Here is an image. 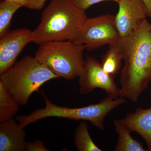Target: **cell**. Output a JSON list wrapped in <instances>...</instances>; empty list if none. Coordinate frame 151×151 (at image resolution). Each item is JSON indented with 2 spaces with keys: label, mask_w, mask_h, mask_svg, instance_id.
Masks as SVG:
<instances>
[{
  "label": "cell",
  "mask_w": 151,
  "mask_h": 151,
  "mask_svg": "<svg viewBox=\"0 0 151 151\" xmlns=\"http://www.w3.org/2000/svg\"><path fill=\"white\" fill-rule=\"evenodd\" d=\"M72 2L78 8L84 11L89 9L90 7L98 3L106 1H113L118 3L120 0H71Z\"/></svg>",
  "instance_id": "cell-18"
},
{
  "label": "cell",
  "mask_w": 151,
  "mask_h": 151,
  "mask_svg": "<svg viewBox=\"0 0 151 151\" xmlns=\"http://www.w3.org/2000/svg\"><path fill=\"white\" fill-rule=\"evenodd\" d=\"M25 150L27 151H48L49 150L40 140L32 142H26Z\"/></svg>",
  "instance_id": "cell-19"
},
{
  "label": "cell",
  "mask_w": 151,
  "mask_h": 151,
  "mask_svg": "<svg viewBox=\"0 0 151 151\" xmlns=\"http://www.w3.org/2000/svg\"><path fill=\"white\" fill-rule=\"evenodd\" d=\"M88 18L86 11L71 0H51L32 31L33 42L39 45L53 42L73 41Z\"/></svg>",
  "instance_id": "cell-2"
},
{
  "label": "cell",
  "mask_w": 151,
  "mask_h": 151,
  "mask_svg": "<svg viewBox=\"0 0 151 151\" xmlns=\"http://www.w3.org/2000/svg\"><path fill=\"white\" fill-rule=\"evenodd\" d=\"M74 142L76 149L79 151H103L92 140L86 122H81L76 128Z\"/></svg>",
  "instance_id": "cell-15"
},
{
  "label": "cell",
  "mask_w": 151,
  "mask_h": 151,
  "mask_svg": "<svg viewBox=\"0 0 151 151\" xmlns=\"http://www.w3.org/2000/svg\"><path fill=\"white\" fill-rule=\"evenodd\" d=\"M0 39V74L15 63L24 48L33 42L32 31L20 28L9 31Z\"/></svg>",
  "instance_id": "cell-8"
},
{
  "label": "cell",
  "mask_w": 151,
  "mask_h": 151,
  "mask_svg": "<svg viewBox=\"0 0 151 151\" xmlns=\"http://www.w3.org/2000/svg\"><path fill=\"white\" fill-rule=\"evenodd\" d=\"M115 24L120 37L132 33L148 17L145 5L141 0H120Z\"/></svg>",
  "instance_id": "cell-9"
},
{
  "label": "cell",
  "mask_w": 151,
  "mask_h": 151,
  "mask_svg": "<svg viewBox=\"0 0 151 151\" xmlns=\"http://www.w3.org/2000/svg\"><path fill=\"white\" fill-rule=\"evenodd\" d=\"M115 131L119 136V140L115 147V151H146L140 142L131 136L132 132L121 119H116L113 122Z\"/></svg>",
  "instance_id": "cell-12"
},
{
  "label": "cell",
  "mask_w": 151,
  "mask_h": 151,
  "mask_svg": "<svg viewBox=\"0 0 151 151\" xmlns=\"http://www.w3.org/2000/svg\"><path fill=\"white\" fill-rule=\"evenodd\" d=\"M14 2L22 7L26 8L33 10L42 9L47 0H10Z\"/></svg>",
  "instance_id": "cell-17"
},
{
  "label": "cell",
  "mask_w": 151,
  "mask_h": 151,
  "mask_svg": "<svg viewBox=\"0 0 151 151\" xmlns=\"http://www.w3.org/2000/svg\"><path fill=\"white\" fill-rule=\"evenodd\" d=\"M85 50L72 41L53 42L39 45L35 57L59 78L71 80L82 72Z\"/></svg>",
  "instance_id": "cell-5"
},
{
  "label": "cell",
  "mask_w": 151,
  "mask_h": 151,
  "mask_svg": "<svg viewBox=\"0 0 151 151\" xmlns=\"http://www.w3.org/2000/svg\"><path fill=\"white\" fill-rule=\"evenodd\" d=\"M145 5L148 12V17L151 19V0H141Z\"/></svg>",
  "instance_id": "cell-20"
},
{
  "label": "cell",
  "mask_w": 151,
  "mask_h": 151,
  "mask_svg": "<svg viewBox=\"0 0 151 151\" xmlns=\"http://www.w3.org/2000/svg\"><path fill=\"white\" fill-rule=\"evenodd\" d=\"M124 55L121 97L137 102L151 81V24L146 19L129 35L120 37Z\"/></svg>",
  "instance_id": "cell-1"
},
{
  "label": "cell",
  "mask_w": 151,
  "mask_h": 151,
  "mask_svg": "<svg viewBox=\"0 0 151 151\" xmlns=\"http://www.w3.org/2000/svg\"><path fill=\"white\" fill-rule=\"evenodd\" d=\"M45 101L44 108H39L30 114L19 116L17 120L22 127L41 119L48 117H57L73 120H84L89 122L98 129L104 130L105 117L111 111L126 102V98L120 97L116 99L107 97L100 103L78 108L61 107L52 103L43 94Z\"/></svg>",
  "instance_id": "cell-4"
},
{
  "label": "cell",
  "mask_w": 151,
  "mask_h": 151,
  "mask_svg": "<svg viewBox=\"0 0 151 151\" xmlns=\"http://www.w3.org/2000/svg\"><path fill=\"white\" fill-rule=\"evenodd\" d=\"M78 78L80 94H89L99 88L104 90L108 97L112 99L121 97V88L115 83L114 76L106 73L101 63L94 57L86 55L83 70Z\"/></svg>",
  "instance_id": "cell-7"
},
{
  "label": "cell",
  "mask_w": 151,
  "mask_h": 151,
  "mask_svg": "<svg viewBox=\"0 0 151 151\" xmlns=\"http://www.w3.org/2000/svg\"><path fill=\"white\" fill-rule=\"evenodd\" d=\"M19 104L0 82V122L12 119L19 111Z\"/></svg>",
  "instance_id": "cell-14"
},
{
  "label": "cell",
  "mask_w": 151,
  "mask_h": 151,
  "mask_svg": "<svg viewBox=\"0 0 151 151\" xmlns=\"http://www.w3.org/2000/svg\"><path fill=\"white\" fill-rule=\"evenodd\" d=\"M0 75V82L19 105L23 106L45 83L59 78L35 57L29 55L23 57Z\"/></svg>",
  "instance_id": "cell-3"
},
{
  "label": "cell",
  "mask_w": 151,
  "mask_h": 151,
  "mask_svg": "<svg viewBox=\"0 0 151 151\" xmlns=\"http://www.w3.org/2000/svg\"><path fill=\"white\" fill-rule=\"evenodd\" d=\"M119 39L109 45L108 51L102 56L101 62L105 72L114 77L121 71L122 61L124 59V53Z\"/></svg>",
  "instance_id": "cell-13"
},
{
  "label": "cell",
  "mask_w": 151,
  "mask_h": 151,
  "mask_svg": "<svg viewBox=\"0 0 151 151\" xmlns=\"http://www.w3.org/2000/svg\"><path fill=\"white\" fill-rule=\"evenodd\" d=\"M26 133L13 118L1 122L0 151L25 150Z\"/></svg>",
  "instance_id": "cell-10"
},
{
  "label": "cell",
  "mask_w": 151,
  "mask_h": 151,
  "mask_svg": "<svg viewBox=\"0 0 151 151\" xmlns=\"http://www.w3.org/2000/svg\"><path fill=\"white\" fill-rule=\"evenodd\" d=\"M121 120L132 132L140 135L145 141L148 151H151V108H137L134 112L128 113Z\"/></svg>",
  "instance_id": "cell-11"
},
{
  "label": "cell",
  "mask_w": 151,
  "mask_h": 151,
  "mask_svg": "<svg viewBox=\"0 0 151 151\" xmlns=\"http://www.w3.org/2000/svg\"><path fill=\"white\" fill-rule=\"evenodd\" d=\"M20 6L10 0H2L0 3V37L9 31L12 19Z\"/></svg>",
  "instance_id": "cell-16"
},
{
  "label": "cell",
  "mask_w": 151,
  "mask_h": 151,
  "mask_svg": "<svg viewBox=\"0 0 151 151\" xmlns=\"http://www.w3.org/2000/svg\"><path fill=\"white\" fill-rule=\"evenodd\" d=\"M120 37L115 24V16L105 14L87 19L80 32L72 41L84 45L86 50L93 51L105 45H110Z\"/></svg>",
  "instance_id": "cell-6"
}]
</instances>
